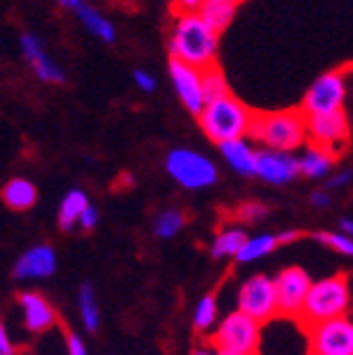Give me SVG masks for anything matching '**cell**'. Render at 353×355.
Segmentation results:
<instances>
[{"mask_svg":"<svg viewBox=\"0 0 353 355\" xmlns=\"http://www.w3.org/2000/svg\"><path fill=\"white\" fill-rule=\"evenodd\" d=\"M167 49L169 60H180L201 70L212 68L218 55V32L199 13H175Z\"/></svg>","mask_w":353,"mask_h":355,"instance_id":"6da1fadb","label":"cell"},{"mask_svg":"<svg viewBox=\"0 0 353 355\" xmlns=\"http://www.w3.org/2000/svg\"><path fill=\"white\" fill-rule=\"evenodd\" d=\"M250 140L260 144V148L296 153L309 144L307 114L300 108L256 112L250 129Z\"/></svg>","mask_w":353,"mask_h":355,"instance_id":"7a4b0ae2","label":"cell"},{"mask_svg":"<svg viewBox=\"0 0 353 355\" xmlns=\"http://www.w3.org/2000/svg\"><path fill=\"white\" fill-rule=\"evenodd\" d=\"M254 116L256 112H252L239 98L229 94L225 98L207 102L197 119L205 136L220 146L231 140L248 138Z\"/></svg>","mask_w":353,"mask_h":355,"instance_id":"3957f363","label":"cell"},{"mask_svg":"<svg viewBox=\"0 0 353 355\" xmlns=\"http://www.w3.org/2000/svg\"><path fill=\"white\" fill-rule=\"evenodd\" d=\"M349 309H351V290H349L347 275L343 273L330 275L313 282L302 309L300 322L307 328H311L316 324L349 315Z\"/></svg>","mask_w":353,"mask_h":355,"instance_id":"277c9868","label":"cell"},{"mask_svg":"<svg viewBox=\"0 0 353 355\" xmlns=\"http://www.w3.org/2000/svg\"><path fill=\"white\" fill-rule=\"evenodd\" d=\"M165 171L175 184L187 191H203L214 187L218 180L216 163L193 148L169 150L165 157Z\"/></svg>","mask_w":353,"mask_h":355,"instance_id":"5b68a950","label":"cell"},{"mask_svg":"<svg viewBox=\"0 0 353 355\" xmlns=\"http://www.w3.org/2000/svg\"><path fill=\"white\" fill-rule=\"evenodd\" d=\"M262 336V324L235 309L223 322H218L212 345L220 353H237V355H256Z\"/></svg>","mask_w":353,"mask_h":355,"instance_id":"8992f818","label":"cell"},{"mask_svg":"<svg viewBox=\"0 0 353 355\" xmlns=\"http://www.w3.org/2000/svg\"><path fill=\"white\" fill-rule=\"evenodd\" d=\"M237 309L241 313L250 315L258 324H269L279 318V302L275 279L267 275H252L248 277L237 292Z\"/></svg>","mask_w":353,"mask_h":355,"instance_id":"52a82bcc","label":"cell"},{"mask_svg":"<svg viewBox=\"0 0 353 355\" xmlns=\"http://www.w3.org/2000/svg\"><path fill=\"white\" fill-rule=\"evenodd\" d=\"M347 98V83L343 72H326L313 80L307 89V94L300 102V110L307 116L330 114L343 110Z\"/></svg>","mask_w":353,"mask_h":355,"instance_id":"ba28073f","label":"cell"},{"mask_svg":"<svg viewBox=\"0 0 353 355\" xmlns=\"http://www.w3.org/2000/svg\"><path fill=\"white\" fill-rule=\"evenodd\" d=\"M311 355H353V318L343 315L309 328Z\"/></svg>","mask_w":353,"mask_h":355,"instance_id":"9c48e42d","label":"cell"},{"mask_svg":"<svg viewBox=\"0 0 353 355\" xmlns=\"http://www.w3.org/2000/svg\"><path fill=\"white\" fill-rule=\"evenodd\" d=\"M169 80H171V87L178 100L182 102V106L199 116L207 104L205 100V92H203V70L201 68H195L191 64H184L180 60H169Z\"/></svg>","mask_w":353,"mask_h":355,"instance_id":"30bf717a","label":"cell"},{"mask_svg":"<svg viewBox=\"0 0 353 355\" xmlns=\"http://www.w3.org/2000/svg\"><path fill=\"white\" fill-rule=\"evenodd\" d=\"M311 286H313L311 277H309L307 271L300 269V266H288V269L279 271L275 277L279 315L300 320Z\"/></svg>","mask_w":353,"mask_h":355,"instance_id":"8fae6325","label":"cell"},{"mask_svg":"<svg viewBox=\"0 0 353 355\" xmlns=\"http://www.w3.org/2000/svg\"><path fill=\"white\" fill-rule=\"evenodd\" d=\"M309 142L328 148L332 155H341L349 144V119L345 110L307 116Z\"/></svg>","mask_w":353,"mask_h":355,"instance_id":"7c38bea8","label":"cell"},{"mask_svg":"<svg viewBox=\"0 0 353 355\" xmlns=\"http://www.w3.org/2000/svg\"><path fill=\"white\" fill-rule=\"evenodd\" d=\"M300 175L298 157L292 153L271 150V148H258L256 153V178L271 187H284L296 180Z\"/></svg>","mask_w":353,"mask_h":355,"instance_id":"4fadbf2b","label":"cell"},{"mask_svg":"<svg viewBox=\"0 0 353 355\" xmlns=\"http://www.w3.org/2000/svg\"><path fill=\"white\" fill-rule=\"evenodd\" d=\"M19 51H21L24 60L30 64V68L36 74V78H40L42 83L62 85L66 80V72L45 51V44H42V40L36 34H32V32L21 34V38H19Z\"/></svg>","mask_w":353,"mask_h":355,"instance_id":"5bb4252c","label":"cell"},{"mask_svg":"<svg viewBox=\"0 0 353 355\" xmlns=\"http://www.w3.org/2000/svg\"><path fill=\"white\" fill-rule=\"evenodd\" d=\"M58 269V254L51 245L40 243L26 250L17 262L13 264V277L17 282H34V279H47Z\"/></svg>","mask_w":353,"mask_h":355,"instance_id":"9a60e30c","label":"cell"},{"mask_svg":"<svg viewBox=\"0 0 353 355\" xmlns=\"http://www.w3.org/2000/svg\"><path fill=\"white\" fill-rule=\"evenodd\" d=\"M17 304L24 315V326L34 334L49 332L58 324V313L53 304L38 292H21L17 296Z\"/></svg>","mask_w":353,"mask_h":355,"instance_id":"2e32d148","label":"cell"},{"mask_svg":"<svg viewBox=\"0 0 353 355\" xmlns=\"http://www.w3.org/2000/svg\"><path fill=\"white\" fill-rule=\"evenodd\" d=\"M334 161L336 155H332L328 148L309 142L307 146L300 148L298 155L300 175L309 178V180H324V178H330L334 173Z\"/></svg>","mask_w":353,"mask_h":355,"instance_id":"e0dca14e","label":"cell"},{"mask_svg":"<svg viewBox=\"0 0 353 355\" xmlns=\"http://www.w3.org/2000/svg\"><path fill=\"white\" fill-rule=\"evenodd\" d=\"M220 155H223L225 163L239 175H256V153L258 148H254L252 140L248 138H239V140H231L220 144Z\"/></svg>","mask_w":353,"mask_h":355,"instance_id":"ac0fdd59","label":"cell"},{"mask_svg":"<svg viewBox=\"0 0 353 355\" xmlns=\"http://www.w3.org/2000/svg\"><path fill=\"white\" fill-rule=\"evenodd\" d=\"M248 241V233L241 227H225L216 233V237L212 239L209 245V254L216 260H223V258H237V254L241 252V248Z\"/></svg>","mask_w":353,"mask_h":355,"instance_id":"d6986e66","label":"cell"},{"mask_svg":"<svg viewBox=\"0 0 353 355\" xmlns=\"http://www.w3.org/2000/svg\"><path fill=\"white\" fill-rule=\"evenodd\" d=\"M89 197H87L85 191L80 189H72L64 195L62 203H60V209H58V220H60V229L62 231H74L78 227V220H80V214L89 207Z\"/></svg>","mask_w":353,"mask_h":355,"instance_id":"ffe728a7","label":"cell"},{"mask_svg":"<svg viewBox=\"0 0 353 355\" xmlns=\"http://www.w3.org/2000/svg\"><path fill=\"white\" fill-rule=\"evenodd\" d=\"M237 13V0H205L199 15L214 32H225Z\"/></svg>","mask_w":353,"mask_h":355,"instance_id":"44dd1931","label":"cell"},{"mask_svg":"<svg viewBox=\"0 0 353 355\" xmlns=\"http://www.w3.org/2000/svg\"><path fill=\"white\" fill-rule=\"evenodd\" d=\"M38 199L36 187L28 180V178H11L3 189V201L7 207L15 211L30 209Z\"/></svg>","mask_w":353,"mask_h":355,"instance_id":"7402d4cb","label":"cell"},{"mask_svg":"<svg viewBox=\"0 0 353 355\" xmlns=\"http://www.w3.org/2000/svg\"><path fill=\"white\" fill-rule=\"evenodd\" d=\"M76 15L92 36L100 38L102 42H114L117 40V28L98 9H94L89 5H83L80 9H76Z\"/></svg>","mask_w":353,"mask_h":355,"instance_id":"603a6c76","label":"cell"},{"mask_svg":"<svg viewBox=\"0 0 353 355\" xmlns=\"http://www.w3.org/2000/svg\"><path fill=\"white\" fill-rule=\"evenodd\" d=\"M277 248H279L277 235L260 233V235L248 237L246 245L241 248V252L237 254L235 260L241 262V264H252V262H258V260H262V258H267V256L273 254Z\"/></svg>","mask_w":353,"mask_h":355,"instance_id":"cb8c5ba5","label":"cell"},{"mask_svg":"<svg viewBox=\"0 0 353 355\" xmlns=\"http://www.w3.org/2000/svg\"><path fill=\"white\" fill-rule=\"evenodd\" d=\"M78 315H80L85 330L96 332L100 328L102 313H100L98 296H96V290L92 288V284H83L78 288Z\"/></svg>","mask_w":353,"mask_h":355,"instance_id":"d4e9b609","label":"cell"},{"mask_svg":"<svg viewBox=\"0 0 353 355\" xmlns=\"http://www.w3.org/2000/svg\"><path fill=\"white\" fill-rule=\"evenodd\" d=\"M218 320V300L214 294H205L197 300L193 311V328L197 332H209L214 330Z\"/></svg>","mask_w":353,"mask_h":355,"instance_id":"484cf974","label":"cell"},{"mask_svg":"<svg viewBox=\"0 0 353 355\" xmlns=\"http://www.w3.org/2000/svg\"><path fill=\"white\" fill-rule=\"evenodd\" d=\"M187 225V218L180 209H163L155 220V233L161 239H171Z\"/></svg>","mask_w":353,"mask_h":355,"instance_id":"4316f807","label":"cell"},{"mask_svg":"<svg viewBox=\"0 0 353 355\" xmlns=\"http://www.w3.org/2000/svg\"><path fill=\"white\" fill-rule=\"evenodd\" d=\"M203 92H205V100L207 102L218 100V98H225V96L231 94L229 83H227L225 74L220 72L218 66H212V68L203 70Z\"/></svg>","mask_w":353,"mask_h":355,"instance_id":"83f0119b","label":"cell"},{"mask_svg":"<svg viewBox=\"0 0 353 355\" xmlns=\"http://www.w3.org/2000/svg\"><path fill=\"white\" fill-rule=\"evenodd\" d=\"M316 241L324 243L326 248L334 250L336 254L341 256H347V258H353V239L347 235V233H332V231H322V233H316L313 235Z\"/></svg>","mask_w":353,"mask_h":355,"instance_id":"f1b7e54d","label":"cell"},{"mask_svg":"<svg viewBox=\"0 0 353 355\" xmlns=\"http://www.w3.org/2000/svg\"><path fill=\"white\" fill-rule=\"evenodd\" d=\"M267 211H269V207L264 203H260V201H246V203L239 205L237 218L241 222H258V220H262L264 216H267Z\"/></svg>","mask_w":353,"mask_h":355,"instance_id":"f546056e","label":"cell"},{"mask_svg":"<svg viewBox=\"0 0 353 355\" xmlns=\"http://www.w3.org/2000/svg\"><path fill=\"white\" fill-rule=\"evenodd\" d=\"M134 83H136V87L140 89V92H144V94L157 92V85H159L157 78H155V74L148 72V70H144V68L134 70Z\"/></svg>","mask_w":353,"mask_h":355,"instance_id":"4dcf8cb0","label":"cell"},{"mask_svg":"<svg viewBox=\"0 0 353 355\" xmlns=\"http://www.w3.org/2000/svg\"><path fill=\"white\" fill-rule=\"evenodd\" d=\"M353 180V171L351 169H338L334 171L330 178H328V182H326V189L328 191H334V189H345L349 187Z\"/></svg>","mask_w":353,"mask_h":355,"instance_id":"1f68e13d","label":"cell"},{"mask_svg":"<svg viewBox=\"0 0 353 355\" xmlns=\"http://www.w3.org/2000/svg\"><path fill=\"white\" fill-rule=\"evenodd\" d=\"M98 222H100V211H98L94 205H89V207H87V209L80 214L78 227H80L83 231H94V229L98 227Z\"/></svg>","mask_w":353,"mask_h":355,"instance_id":"d6a6232c","label":"cell"},{"mask_svg":"<svg viewBox=\"0 0 353 355\" xmlns=\"http://www.w3.org/2000/svg\"><path fill=\"white\" fill-rule=\"evenodd\" d=\"M205 0H173V15L175 13H199Z\"/></svg>","mask_w":353,"mask_h":355,"instance_id":"836d02e7","label":"cell"},{"mask_svg":"<svg viewBox=\"0 0 353 355\" xmlns=\"http://www.w3.org/2000/svg\"><path fill=\"white\" fill-rule=\"evenodd\" d=\"M66 351H68V355H89V353H87V347H85L83 338L78 334H74V332H70L66 336Z\"/></svg>","mask_w":353,"mask_h":355,"instance_id":"e575fe53","label":"cell"},{"mask_svg":"<svg viewBox=\"0 0 353 355\" xmlns=\"http://www.w3.org/2000/svg\"><path fill=\"white\" fill-rule=\"evenodd\" d=\"M311 203L316 205V207H328L330 205V201H332V197H330V191L328 189H318V191H313L311 193Z\"/></svg>","mask_w":353,"mask_h":355,"instance_id":"d590c367","label":"cell"},{"mask_svg":"<svg viewBox=\"0 0 353 355\" xmlns=\"http://www.w3.org/2000/svg\"><path fill=\"white\" fill-rule=\"evenodd\" d=\"M0 355H15V347L9 338V332L5 326L0 328Z\"/></svg>","mask_w":353,"mask_h":355,"instance_id":"8d00e7d4","label":"cell"},{"mask_svg":"<svg viewBox=\"0 0 353 355\" xmlns=\"http://www.w3.org/2000/svg\"><path fill=\"white\" fill-rule=\"evenodd\" d=\"M300 235H298V231H294V229H290V231H282V233H277V241H279V245H288V243H292V241H296Z\"/></svg>","mask_w":353,"mask_h":355,"instance_id":"74e56055","label":"cell"},{"mask_svg":"<svg viewBox=\"0 0 353 355\" xmlns=\"http://www.w3.org/2000/svg\"><path fill=\"white\" fill-rule=\"evenodd\" d=\"M191 355H220V351L212 343H207V345H199L197 349H193Z\"/></svg>","mask_w":353,"mask_h":355,"instance_id":"f35d334b","label":"cell"},{"mask_svg":"<svg viewBox=\"0 0 353 355\" xmlns=\"http://www.w3.org/2000/svg\"><path fill=\"white\" fill-rule=\"evenodd\" d=\"M341 231L347 233L353 239V218H343L341 220Z\"/></svg>","mask_w":353,"mask_h":355,"instance_id":"ab89813d","label":"cell"},{"mask_svg":"<svg viewBox=\"0 0 353 355\" xmlns=\"http://www.w3.org/2000/svg\"><path fill=\"white\" fill-rule=\"evenodd\" d=\"M58 5L66 7V9H80L83 7V0H58Z\"/></svg>","mask_w":353,"mask_h":355,"instance_id":"60d3db41","label":"cell"},{"mask_svg":"<svg viewBox=\"0 0 353 355\" xmlns=\"http://www.w3.org/2000/svg\"><path fill=\"white\" fill-rule=\"evenodd\" d=\"M220 355H237V353H220Z\"/></svg>","mask_w":353,"mask_h":355,"instance_id":"b9f144b4","label":"cell"},{"mask_svg":"<svg viewBox=\"0 0 353 355\" xmlns=\"http://www.w3.org/2000/svg\"><path fill=\"white\" fill-rule=\"evenodd\" d=\"M237 3H239V0H237Z\"/></svg>","mask_w":353,"mask_h":355,"instance_id":"7bdbcfd3","label":"cell"}]
</instances>
